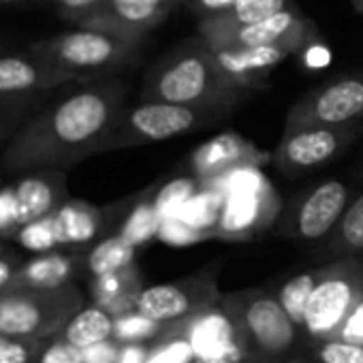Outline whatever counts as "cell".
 I'll return each instance as SVG.
<instances>
[{"label": "cell", "mask_w": 363, "mask_h": 363, "mask_svg": "<svg viewBox=\"0 0 363 363\" xmlns=\"http://www.w3.org/2000/svg\"><path fill=\"white\" fill-rule=\"evenodd\" d=\"M126 96L128 84L122 77L77 84V88L33 111L9 137L0 162L9 173L26 175L41 169L67 171L101 154L120 111L126 107Z\"/></svg>", "instance_id": "6da1fadb"}, {"label": "cell", "mask_w": 363, "mask_h": 363, "mask_svg": "<svg viewBox=\"0 0 363 363\" xmlns=\"http://www.w3.org/2000/svg\"><path fill=\"white\" fill-rule=\"evenodd\" d=\"M252 92L233 84L197 35L162 54L143 75L139 101L199 107L231 116Z\"/></svg>", "instance_id": "7a4b0ae2"}, {"label": "cell", "mask_w": 363, "mask_h": 363, "mask_svg": "<svg viewBox=\"0 0 363 363\" xmlns=\"http://www.w3.org/2000/svg\"><path fill=\"white\" fill-rule=\"evenodd\" d=\"M145 41L118 37L92 28H71L26 45L58 69L71 73L79 84L120 77L141 58Z\"/></svg>", "instance_id": "3957f363"}, {"label": "cell", "mask_w": 363, "mask_h": 363, "mask_svg": "<svg viewBox=\"0 0 363 363\" xmlns=\"http://www.w3.org/2000/svg\"><path fill=\"white\" fill-rule=\"evenodd\" d=\"M220 303L235 325L248 363H280L297 346L301 329L289 318L276 295L235 291L223 295Z\"/></svg>", "instance_id": "277c9868"}, {"label": "cell", "mask_w": 363, "mask_h": 363, "mask_svg": "<svg viewBox=\"0 0 363 363\" xmlns=\"http://www.w3.org/2000/svg\"><path fill=\"white\" fill-rule=\"evenodd\" d=\"M84 308L86 299L73 284L54 291L7 286L0 291V335L52 340Z\"/></svg>", "instance_id": "5b68a950"}, {"label": "cell", "mask_w": 363, "mask_h": 363, "mask_svg": "<svg viewBox=\"0 0 363 363\" xmlns=\"http://www.w3.org/2000/svg\"><path fill=\"white\" fill-rule=\"evenodd\" d=\"M225 118L227 113L212 111V109L171 105L160 101H137L135 105H126L120 111L103 145V152H116V150L175 139L182 135L208 128Z\"/></svg>", "instance_id": "8992f818"}, {"label": "cell", "mask_w": 363, "mask_h": 363, "mask_svg": "<svg viewBox=\"0 0 363 363\" xmlns=\"http://www.w3.org/2000/svg\"><path fill=\"white\" fill-rule=\"evenodd\" d=\"M203 186L225 197L216 238L244 240L272 225L278 212V197L257 167L235 169Z\"/></svg>", "instance_id": "52a82bcc"}, {"label": "cell", "mask_w": 363, "mask_h": 363, "mask_svg": "<svg viewBox=\"0 0 363 363\" xmlns=\"http://www.w3.org/2000/svg\"><path fill=\"white\" fill-rule=\"evenodd\" d=\"M363 297V261L342 259L320 267L318 282L310 297L301 331L314 342L337 337L344 320Z\"/></svg>", "instance_id": "ba28073f"}, {"label": "cell", "mask_w": 363, "mask_h": 363, "mask_svg": "<svg viewBox=\"0 0 363 363\" xmlns=\"http://www.w3.org/2000/svg\"><path fill=\"white\" fill-rule=\"evenodd\" d=\"M359 122H363V71L337 75L297 99L289 107L284 130Z\"/></svg>", "instance_id": "9c48e42d"}, {"label": "cell", "mask_w": 363, "mask_h": 363, "mask_svg": "<svg viewBox=\"0 0 363 363\" xmlns=\"http://www.w3.org/2000/svg\"><path fill=\"white\" fill-rule=\"evenodd\" d=\"M363 130V122L350 126H306L284 130L276 150V167L284 175H303L344 152Z\"/></svg>", "instance_id": "30bf717a"}, {"label": "cell", "mask_w": 363, "mask_h": 363, "mask_svg": "<svg viewBox=\"0 0 363 363\" xmlns=\"http://www.w3.org/2000/svg\"><path fill=\"white\" fill-rule=\"evenodd\" d=\"M223 295L214 276H193L175 282L145 286L137 301V312L169 327L186 320L201 310L220 303Z\"/></svg>", "instance_id": "8fae6325"}, {"label": "cell", "mask_w": 363, "mask_h": 363, "mask_svg": "<svg viewBox=\"0 0 363 363\" xmlns=\"http://www.w3.org/2000/svg\"><path fill=\"white\" fill-rule=\"evenodd\" d=\"M318 39L316 24L299 9L289 7L255 26L203 39L216 50H252V48H289L295 54L308 50Z\"/></svg>", "instance_id": "7c38bea8"}, {"label": "cell", "mask_w": 363, "mask_h": 363, "mask_svg": "<svg viewBox=\"0 0 363 363\" xmlns=\"http://www.w3.org/2000/svg\"><path fill=\"white\" fill-rule=\"evenodd\" d=\"M186 3L189 0H105L82 28L147 41L150 33H154L175 9L186 7Z\"/></svg>", "instance_id": "4fadbf2b"}, {"label": "cell", "mask_w": 363, "mask_h": 363, "mask_svg": "<svg viewBox=\"0 0 363 363\" xmlns=\"http://www.w3.org/2000/svg\"><path fill=\"white\" fill-rule=\"evenodd\" d=\"M348 203L350 189L346 182L327 179L295 206L286 220V233L299 242H320L333 235Z\"/></svg>", "instance_id": "5bb4252c"}, {"label": "cell", "mask_w": 363, "mask_h": 363, "mask_svg": "<svg viewBox=\"0 0 363 363\" xmlns=\"http://www.w3.org/2000/svg\"><path fill=\"white\" fill-rule=\"evenodd\" d=\"M75 84L79 82L71 73L58 69L30 50L0 54V96L43 99L48 92Z\"/></svg>", "instance_id": "9a60e30c"}, {"label": "cell", "mask_w": 363, "mask_h": 363, "mask_svg": "<svg viewBox=\"0 0 363 363\" xmlns=\"http://www.w3.org/2000/svg\"><path fill=\"white\" fill-rule=\"evenodd\" d=\"M263 152L257 150L246 137L238 133H223L199 145L191 158V175L199 179L201 184L214 182L235 169L242 167H257L263 160Z\"/></svg>", "instance_id": "2e32d148"}, {"label": "cell", "mask_w": 363, "mask_h": 363, "mask_svg": "<svg viewBox=\"0 0 363 363\" xmlns=\"http://www.w3.org/2000/svg\"><path fill=\"white\" fill-rule=\"evenodd\" d=\"M13 193H16V212H18V231H20L22 227L48 218L69 201L67 171L41 169V171L26 173L13 186Z\"/></svg>", "instance_id": "e0dca14e"}, {"label": "cell", "mask_w": 363, "mask_h": 363, "mask_svg": "<svg viewBox=\"0 0 363 363\" xmlns=\"http://www.w3.org/2000/svg\"><path fill=\"white\" fill-rule=\"evenodd\" d=\"M212 48V45H210ZM220 71L238 86L255 92L265 86L269 73L295 52L289 48H252V50H216L212 48Z\"/></svg>", "instance_id": "ac0fdd59"}, {"label": "cell", "mask_w": 363, "mask_h": 363, "mask_svg": "<svg viewBox=\"0 0 363 363\" xmlns=\"http://www.w3.org/2000/svg\"><path fill=\"white\" fill-rule=\"evenodd\" d=\"M177 325L184 329V333L193 346L195 359L218 354V352L227 350L233 342L240 340L235 325H233L231 316L227 314V310L223 308V303L201 310L199 314H195L186 320H179Z\"/></svg>", "instance_id": "d6986e66"}, {"label": "cell", "mask_w": 363, "mask_h": 363, "mask_svg": "<svg viewBox=\"0 0 363 363\" xmlns=\"http://www.w3.org/2000/svg\"><path fill=\"white\" fill-rule=\"evenodd\" d=\"M58 246H86L105 229V214L86 201H67L52 214Z\"/></svg>", "instance_id": "ffe728a7"}, {"label": "cell", "mask_w": 363, "mask_h": 363, "mask_svg": "<svg viewBox=\"0 0 363 363\" xmlns=\"http://www.w3.org/2000/svg\"><path fill=\"white\" fill-rule=\"evenodd\" d=\"M79 267V259L69 252H45L26 263H22L9 282V286L22 289H43L54 291L71 284L75 272Z\"/></svg>", "instance_id": "44dd1931"}, {"label": "cell", "mask_w": 363, "mask_h": 363, "mask_svg": "<svg viewBox=\"0 0 363 363\" xmlns=\"http://www.w3.org/2000/svg\"><path fill=\"white\" fill-rule=\"evenodd\" d=\"M145 286H143L141 276L135 265H130L122 272H116V274L92 278V284H90L94 306L103 308L113 318H120V316L137 310V301H139V295Z\"/></svg>", "instance_id": "7402d4cb"}, {"label": "cell", "mask_w": 363, "mask_h": 363, "mask_svg": "<svg viewBox=\"0 0 363 363\" xmlns=\"http://www.w3.org/2000/svg\"><path fill=\"white\" fill-rule=\"evenodd\" d=\"M289 9V0H242L231 11L197 22V35L201 39H212L218 35H227L233 30H242L248 26H255L280 11Z\"/></svg>", "instance_id": "603a6c76"}, {"label": "cell", "mask_w": 363, "mask_h": 363, "mask_svg": "<svg viewBox=\"0 0 363 363\" xmlns=\"http://www.w3.org/2000/svg\"><path fill=\"white\" fill-rule=\"evenodd\" d=\"M113 325H116V318L107 314L103 308L92 303L79 310L56 337L65 340L67 344L79 350H86L101 342L113 340Z\"/></svg>", "instance_id": "cb8c5ba5"}, {"label": "cell", "mask_w": 363, "mask_h": 363, "mask_svg": "<svg viewBox=\"0 0 363 363\" xmlns=\"http://www.w3.org/2000/svg\"><path fill=\"white\" fill-rule=\"evenodd\" d=\"M135 246L128 244L120 233L107 235L96 242L86 255V269L92 278L122 272L135 265Z\"/></svg>", "instance_id": "d4e9b609"}, {"label": "cell", "mask_w": 363, "mask_h": 363, "mask_svg": "<svg viewBox=\"0 0 363 363\" xmlns=\"http://www.w3.org/2000/svg\"><path fill=\"white\" fill-rule=\"evenodd\" d=\"M320 269H308L301 272L297 276H293L291 280H286L280 291L276 293V299L280 301V306L284 308V312L289 314V318L301 329L303 327V318H306V310L310 303V297L314 293V286L318 282Z\"/></svg>", "instance_id": "484cf974"}, {"label": "cell", "mask_w": 363, "mask_h": 363, "mask_svg": "<svg viewBox=\"0 0 363 363\" xmlns=\"http://www.w3.org/2000/svg\"><path fill=\"white\" fill-rule=\"evenodd\" d=\"M199 191H201V182L195 179L193 175L175 177L169 182V184H164L154 197V210H156L160 223L177 218L182 214V210L193 201V197Z\"/></svg>", "instance_id": "4316f807"}, {"label": "cell", "mask_w": 363, "mask_h": 363, "mask_svg": "<svg viewBox=\"0 0 363 363\" xmlns=\"http://www.w3.org/2000/svg\"><path fill=\"white\" fill-rule=\"evenodd\" d=\"M331 250L342 257L363 252V193L352 199L331 235Z\"/></svg>", "instance_id": "83f0119b"}, {"label": "cell", "mask_w": 363, "mask_h": 363, "mask_svg": "<svg viewBox=\"0 0 363 363\" xmlns=\"http://www.w3.org/2000/svg\"><path fill=\"white\" fill-rule=\"evenodd\" d=\"M193 346L177 323L169 325L154 342H150L145 363H193Z\"/></svg>", "instance_id": "f1b7e54d"}, {"label": "cell", "mask_w": 363, "mask_h": 363, "mask_svg": "<svg viewBox=\"0 0 363 363\" xmlns=\"http://www.w3.org/2000/svg\"><path fill=\"white\" fill-rule=\"evenodd\" d=\"M158 229H160V218L154 210V199L143 197L128 212V216L120 229V235L137 248V246H143L150 240L158 238Z\"/></svg>", "instance_id": "f546056e"}, {"label": "cell", "mask_w": 363, "mask_h": 363, "mask_svg": "<svg viewBox=\"0 0 363 363\" xmlns=\"http://www.w3.org/2000/svg\"><path fill=\"white\" fill-rule=\"evenodd\" d=\"M167 327L143 316L141 312L133 310L120 318H116L113 325V340L118 344H150L154 342Z\"/></svg>", "instance_id": "4dcf8cb0"}, {"label": "cell", "mask_w": 363, "mask_h": 363, "mask_svg": "<svg viewBox=\"0 0 363 363\" xmlns=\"http://www.w3.org/2000/svg\"><path fill=\"white\" fill-rule=\"evenodd\" d=\"M50 340L0 335V363H39Z\"/></svg>", "instance_id": "1f68e13d"}, {"label": "cell", "mask_w": 363, "mask_h": 363, "mask_svg": "<svg viewBox=\"0 0 363 363\" xmlns=\"http://www.w3.org/2000/svg\"><path fill=\"white\" fill-rule=\"evenodd\" d=\"M318 363H363V346L346 342L342 337H331L316 344Z\"/></svg>", "instance_id": "d6a6232c"}, {"label": "cell", "mask_w": 363, "mask_h": 363, "mask_svg": "<svg viewBox=\"0 0 363 363\" xmlns=\"http://www.w3.org/2000/svg\"><path fill=\"white\" fill-rule=\"evenodd\" d=\"M16 240L35 252H52V248L58 246L56 242V233H54V225H52V214L43 220H37L28 227H22L16 235Z\"/></svg>", "instance_id": "836d02e7"}, {"label": "cell", "mask_w": 363, "mask_h": 363, "mask_svg": "<svg viewBox=\"0 0 363 363\" xmlns=\"http://www.w3.org/2000/svg\"><path fill=\"white\" fill-rule=\"evenodd\" d=\"M105 0H50L54 13L71 28H82Z\"/></svg>", "instance_id": "e575fe53"}, {"label": "cell", "mask_w": 363, "mask_h": 363, "mask_svg": "<svg viewBox=\"0 0 363 363\" xmlns=\"http://www.w3.org/2000/svg\"><path fill=\"white\" fill-rule=\"evenodd\" d=\"M41 99H11L0 96V126H16V130L33 116L30 111Z\"/></svg>", "instance_id": "d590c367"}, {"label": "cell", "mask_w": 363, "mask_h": 363, "mask_svg": "<svg viewBox=\"0 0 363 363\" xmlns=\"http://www.w3.org/2000/svg\"><path fill=\"white\" fill-rule=\"evenodd\" d=\"M212 235L208 233H199L195 229H191L189 225H184L177 218H171V220H162L160 223V229H158V240L167 242V244H175V246H186V244H197V242H203Z\"/></svg>", "instance_id": "8d00e7d4"}, {"label": "cell", "mask_w": 363, "mask_h": 363, "mask_svg": "<svg viewBox=\"0 0 363 363\" xmlns=\"http://www.w3.org/2000/svg\"><path fill=\"white\" fill-rule=\"evenodd\" d=\"M39 363H84V350L67 344L60 337H52L48 342Z\"/></svg>", "instance_id": "74e56055"}, {"label": "cell", "mask_w": 363, "mask_h": 363, "mask_svg": "<svg viewBox=\"0 0 363 363\" xmlns=\"http://www.w3.org/2000/svg\"><path fill=\"white\" fill-rule=\"evenodd\" d=\"M238 3H242V0H189L184 9L193 18H197V22H203L231 11Z\"/></svg>", "instance_id": "f35d334b"}, {"label": "cell", "mask_w": 363, "mask_h": 363, "mask_svg": "<svg viewBox=\"0 0 363 363\" xmlns=\"http://www.w3.org/2000/svg\"><path fill=\"white\" fill-rule=\"evenodd\" d=\"M0 235H18V212H16V193L13 189L0 191Z\"/></svg>", "instance_id": "ab89813d"}, {"label": "cell", "mask_w": 363, "mask_h": 363, "mask_svg": "<svg viewBox=\"0 0 363 363\" xmlns=\"http://www.w3.org/2000/svg\"><path fill=\"white\" fill-rule=\"evenodd\" d=\"M337 337L363 346V297L357 301V306L352 308V312H350L348 318L344 320V325H342Z\"/></svg>", "instance_id": "60d3db41"}, {"label": "cell", "mask_w": 363, "mask_h": 363, "mask_svg": "<svg viewBox=\"0 0 363 363\" xmlns=\"http://www.w3.org/2000/svg\"><path fill=\"white\" fill-rule=\"evenodd\" d=\"M120 352H122V344H118L116 340H107V342L86 348L84 363H118Z\"/></svg>", "instance_id": "b9f144b4"}, {"label": "cell", "mask_w": 363, "mask_h": 363, "mask_svg": "<svg viewBox=\"0 0 363 363\" xmlns=\"http://www.w3.org/2000/svg\"><path fill=\"white\" fill-rule=\"evenodd\" d=\"M193 363H248V354H246L244 344L238 340V342H233L227 350H223V352H218V354H212V357L195 359Z\"/></svg>", "instance_id": "7bdbcfd3"}, {"label": "cell", "mask_w": 363, "mask_h": 363, "mask_svg": "<svg viewBox=\"0 0 363 363\" xmlns=\"http://www.w3.org/2000/svg\"><path fill=\"white\" fill-rule=\"evenodd\" d=\"M150 344H124L118 363H145Z\"/></svg>", "instance_id": "ee69618b"}, {"label": "cell", "mask_w": 363, "mask_h": 363, "mask_svg": "<svg viewBox=\"0 0 363 363\" xmlns=\"http://www.w3.org/2000/svg\"><path fill=\"white\" fill-rule=\"evenodd\" d=\"M41 5H50V0H0V9H9V11L33 9V7H41Z\"/></svg>", "instance_id": "f6af8a7d"}, {"label": "cell", "mask_w": 363, "mask_h": 363, "mask_svg": "<svg viewBox=\"0 0 363 363\" xmlns=\"http://www.w3.org/2000/svg\"><path fill=\"white\" fill-rule=\"evenodd\" d=\"M16 272H18V267H13L9 261H3V259H0V291L9 286V282L13 280Z\"/></svg>", "instance_id": "bcb514c9"}, {"label": "cell", "mask_w": 363, "mask_h": 363, "mask_svg": "<svg viewBox=\"0 0 363 363\" xmlns=\"http://www.w3.org/2000/svg\"><path fill=\"white\" fill-rule=\"evenodd\" d=\"M9 35H3L0 33V54H5V52H9Z\"/></svg>", "instance_id": "7dc6e473"}, {"label": "cell", "mask_w": 363, "mask_h": 363, "mask_svg": "<svg viewBox=\"0 0 363 363\" xmlns=\"http://www.w3.org/2000/svg\"><path fill=\"white\" fill-rule=\"evenodd\" d=\"M348 3L352 5L354 13H359V16L363 18V0H348Z\"/></svg>", "instance_id": "c3c4849f"}, {"label": "cell", "mask_w": 363, "mask_h": 363, "mask_svg": "<svg viewBox=\"0 0 363 363\" xmlns=\"http://www.w3.org/2000/svg\"><path fill=\"white\" fill-rule=\"evenodd\" d=\"M0 252H3V240H0Z\"/></svg>", "instance_id": "681fc988"}]
</instances>
